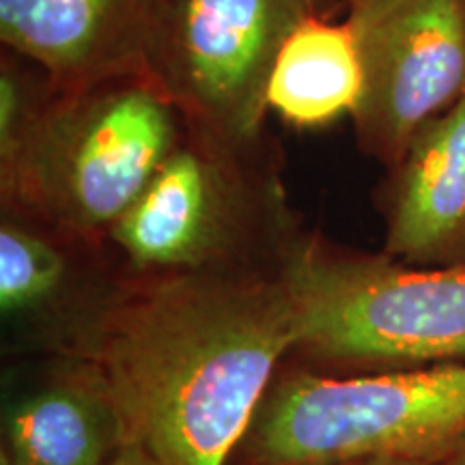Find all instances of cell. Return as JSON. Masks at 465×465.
Instances as JSON below:
<instances>
[{
	"label": "cell",
	"instance_id": "obj_15",
	"mask_svg": "<svg viewBox=\"0 0 465 465\" xmlns=\"http://www.w3.org/2000/svg\"><path fill=\"white\" fill-rule=\"evenodd\" d=\"M431 465H465V440H461L449 452L435 459Z\"/></svg>",
	"mask_w": 465,
	"mask_h": 465
},
{
	"label": "cell",
	"instance_id": "obj_8",
	"mask_svg": "<svg viewBox=\"0 0 465 465\" xmlns=\"http://www.w3.org/2000/svg\"><path fill=\"white\" fill-rule=\"evenodd\" d=\"M164 0H0V42L63 84L147 74Z\"/></svg>",
	"mask_w": 465,
	"mask_h": 465
},
{
	"label": "cell",
	"instance_id": "obj_12",
	"mask_svg": "<svg viewBox=\"0 0 465 465\" xmlns=\"http://www.w3.org/2000/svg\"><path fill=\"white\" fill-rule=\"evenodd\" d=\"M362 93V65L347 20L306 17L278 52L267 106L293 127H323L351 116Z\"/></svg>",
	"mask_w": 465,
	"mask_h": 465
},
{
	"label": "cell",
	"instance_id": "obj_3",
	"mask_svg": "<svg viewBox=\"0 0 465 465\" xmlns=\"http://www.w3.org/2000/svg\"><path fill=\"white\" fill-rule=\"evenodd\" d=\"M183 127L149 74L63 84L31 136L0 164L3 212L104 243Z\"/></svg>",
	"mask_w": 465,
	"mask_h": 465
},
{
	"label": "cell",
	"instance_id": "obj_17",
	"mask_svg": "<svg viewBox=\"0 0 465 465\" xmlns=\"http://www.w3.org/2000/svg\"><path fill=\"white\" fill-rule=\"evenodd\" d=\"M341 3H342V5H345V7H347V5H349V3H351V0H341Z\"/></svg>",
	"mask_w": 465,
	"mask_h": 465
},
{
	"label": "cell",
	"instance_id": "obj_7",
	"mask_svg": "<svg viewBox=\"0 0 465 465\" xmlns=\"http://www.w3.org/2000/svg\"><path fill=\"white\" fill-rule=\"evenodd\" d=\"M362 93L358 149L392 168L429 121L465 97V0H351Z\"/></svg>",
	"mask_w": 465,
	"mask_h": 465
},
{
	"label": "cell",
	"instance_id": "obj_6",
	"mask_svg": "<svg viewBox=\"0 0 465 465\" xmlns=\"http://www.w3.org/2000/svg\"><path fill=\"white\" fill-rule=\"evenodd\" d=\"M325 3L164 0L147 74L185 124L257 138L267 132V84L278 52L300 22L328 14Z\"/></svg>",
	"mask_w": 465,
	"mask_h": 465
},
{
	"label": "cell",
	"instance_id": "obj_2",
	"mask_svg": "<svg viewBox=\"0 0 465 465\" xmlns=\"http://www.w3.org/2000/svg\"><path fill=\"white\" fill-rule=\"evenodd\" d=\"M304 235L270 132L232 138L185 124L104 243L124 278H162L282 272Z\"/></svg>",
	"mask_w": 465,
	"mask_h": 465
},
{
	"label": "cell",
	"instance_id": "obj_5",
	"mask_svg": "<svg viewBox=\"0 0 465 465\" xmlns=\"http://www.w3.org/2000/svg\"><path fill=\"white\" fill-rule=\"evenodd\" d=\"M282 276L311 358L369 371L465 362V263L410 265L306 232Z\"/></svg>",
	"mask_w": 465,
	"mask_h": 465
},
{
	"label": "cell",
	"instance_id": "obj_10",
	"mask_svg": "<svg viewBox=\"0 0 465 465\" xmlns=\"http://www.w3.org/2000/svg\"><path fill=\"white\" fill-rule=\"evenodd\" d=\"M125 441L113 397L80 362L11 407L3 465H113Z\"/></svg>",
	"mask_w": 465,
	"mask_h": 465
},
{
	"label": "cell",
	"instance_id": "obj_1",
	"mask_svg": "<svg viewBox=\"0 0 465 465\" xmlns=\"http://www.w3.org/2000/svg\"><path fill=\"white\" fill-rule=\"evenodd\" d=\"M83 325V362L158 465H229L300 339L282 272L121 276Z\"/></svg>",
	"mask_w": 465,
	"mask_h": 465
},
{
	"label": "cell",
	"instance_id": "obj_9",
	"mask_svg": "<svg viewBox=\"0 0 465 465\" xmlns=\"http://www.w3.org/2000/svg\"><path fill=\"white\" fill-rule=\"evenodd\" d=\"M383 250L410 265L465 263V97L429 121L386 171Z\"/></svg>",
	"mask_w": 465,
	"mask_h": 465
},
{
	"label": "cell",
	"instance_id": "obj_13",
	"mask_svg": "<svg viewBox=\"0 0 465 465\" xmlns=\"http://www.w3.org/2000/svg\"><path fill=\"white\" fill-rule=\"evenodd\" d=\"M61 89V80L33 58L0 50V164L14 158Z\"/></svg>",
	"mask_w": 465,
	"mask_h": 465
},
{
	"label": "cell",
	"instance_id": "obj_4",
	"mask_svg": "<svg viewBox=\"0 0 465 465\" xmlns=\"http://www.w3.org/2000/svg\"><path fill=\"white\" fill-rule=\"evenodd\" d=\"M465 440V362L274 377L240 446L242 465L435 461Z\"/></svg>",
	"mask_w": 465,
	"mask_h": 465
},
{
	"label": "cell",
	"instance_id": "obj_11",
	"mask_svg": "<svg viewBox=\"0 0 465 465\" xmlns=\"http://www.w3.org/2000/svg\"><path fill=\"white\" fill-rule=\"evenodd\" d=\"M119 278L106 243L3 212L0 308L5 317H33L69 304H78L83 312Z\"/></svg>",
	"mask_w": 465,
	"mask_h": 465
},
{
	"label": "cell",
	"instance_id": "obj_16",
	"mask_svg": "<svg viewBox=\"0 0 465 465\" xmlns=\"http://www.w3.org/2000/svg\"><path fill=\"white\" fill-rule=\"evenodd\" d=\"M433 461H351L339 465H431Z\"/></svg>",
	"mask_w": 465,
	"mask_h": 465
},
{
	"label": "cell",
	"instance_id": "obj_14",
	"mask_svg": "<svg viewBox=\"0 0 465 465\" xmlns=\"http://www.w3.org/2000/svg\"><path fill=\"white\" fill-rule=\"evenodd\" d=\"M113 465H158V463H155L153 459L141 449V446L132 444V441H125V446L119 450V455H116Z\"/></svg>",
	"mask_w": 465,
	"mask_h": 465
}]
</instances>
